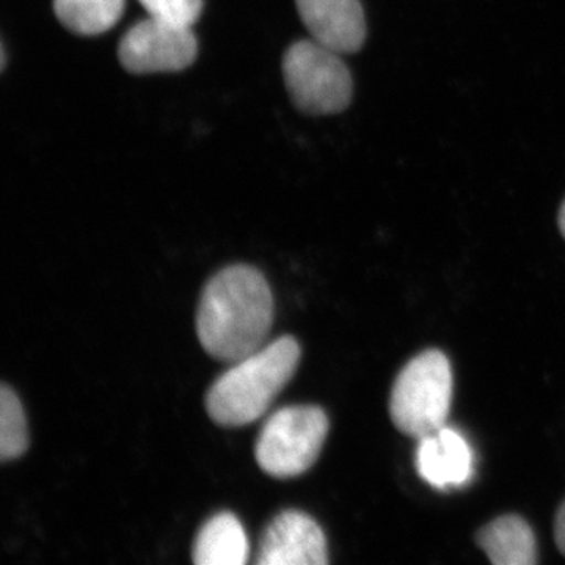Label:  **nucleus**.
Returning <instances> with one entry per match:
<instances>
[{
	"label": "nucleus",
	"instance_id": "nucleus-1",
	"mask_svg": "<svg viewBox=\"0 0 565 565\" xmlns=\"http://www.w3.org/2000/svg\"><path fill=\"white\" fill-rule=\"evenodd\" d=\"M274 297L258 269L234 264L204 286L196 334L212 359L234 363L262 349L273 330Z\"/></svg>",
	"mask_w": 565,
	"mask_h": 565
},
{
	"label": "nucleus",
	"instance_id": "nucleus-2",
	"mask_svg": "<svg viewBox=\"0 0 565 565\" xmlns=\"http://www.w3.org/2000/svg\"><path fill=\"white\" fill-rule=\"evenodd\" d=\"M300 353L296 338L281 337L232 363L206 394L212 422L241 427L262 418L291 382Z\"/></svg>",
	"mask_w": 565,
	"mask_h": 565
},
{
	"label": "nucleus",
	"instance_id": "nucleus-3",
	"mask_svg": "<svg viewBox=\"0 0 565 565\" xmlns=\"http://www.w3.org/2000/svg\"><path fill=\"white\" fill-rule=\"evenodd\" d=\"M451 401L449 360L444 352L424 351L397 375L390 396V416L399 433L418 440L446 426Z\"/></svg>",
	"mask_w": 565,
	"mask_h": 565
},
{
	"label": "nucleus",
	"instance_id": "nucleus-4",
	"mask_svg": "<svg viewBox=\"0 0 565 565\" xmlns=\"http://www.w3.org/2000/svg\"><path fill=\"white\" fill-rule=\"evenodd\" d=\"M329 418L316 405H289L274 412L256 438L255 457L264 473L278 479L307 473L321 455Z\"/></svg>",
	"mask_w": 565,
	"mask_h": 565
},
{
	"label": "nucleus",
	"instance_id": "nucleus-5",
	"mask_svg": "<svg viewBox=\"0 0 565 565\" xmlns=\"http://www.w3.org/2000/svg\"><path fill=\"white\" fill-rule=\"evenodd\" d=\"M282 77L297 109L305 114H340L352 102L351 71L341 54L318 41H297L286 51Z\"/></svg>",
	"mask_w": 565,
	"mask_h": 565
},
{
	"label": "nucleus",
	"instance_id": "nucleus-6",
	"mask_svg": "<svg viewBox=\"0 0 565 565\" xmlns=\"http://www.w3.org/2000/svg\"><path fill=\"white\" fill-rule=\"evenodd\" d=\"M199 43L191 25L148 17L132 25L120 41L118 58L132 74L172 73L191 66Z\"/></svg>",
	"mask_w": 565,
	"mask_h": 565
},
{
	"label": "nucleus",
	"instance_id": "nucleus-7",
	"mask_svg": "<svg viewBox=\"0 0 565 565\" xmlns=\"http://www.w3.org/2000/svg\"><path fill=\"white\" fill-rule=\"evenodd\" d=\"M258 565H326L327 541L322 527L305 512L282 511L275 515L259 539Z\"/></svg>",
	"mask_w": 565,
	"mask_h": 565
},
{
	"label": "nucleus",
	"instance_id": "nucleus-8",
	"mask_svg": "<svg viewBox=\"0 0 565 565\" xmlns=\"http://www.w3.org/2000/svg\"><path fill=\"white\" fill-rule=\"evenodd\" d=\"M300 20L311 39L338 54H355L366 40L360 0H296Z\"/></svg>",
	"mask_w": 565,
	"mask_h": 565
},
{
	"label": "nucleus",
	"instance_id": "nucleus-9",
	"mask_svg": "<svg viewBox=\"0 0 565 565\" xmlns=\"http://www.w3.org/2000/svg\"><path fill=\"white\" fill-rule=\"evenodd\" d=\"M416 468L427 484L446 490L463 487L475 473V457L470 445L452 427L418 438Z\"/></svg>",
	"mask_w": 565,
	"mask_h": 565
},
{
	"label": "nucleus",
	"instance_id": "nucleus-10",
	"mask_svg": "<svg viewBox=\"0 0 565 565\" xmlns=\"http://www.w3.org/2000/svg\"><path fill=\"white\" fill-rule=\"evenodd\" d=\"M250 556L247 534L232 512H218L196 534L192 559L199 565H245Z\"/></svg>",
	"mask_w": 565,
	"mask_h": 565
},
{
	"label": "nucleus",
	"instance_id": "nucleus-11",
	"mask_svg": "<svg viewBox=\"0 0 565 565\" xmlns=\"http://www.w3.org/2000/svg\"><path fill=\"white\" fill-rule=\"evenodd\" d=\"M487 557L497 565H534L537 545L533 530L519 515H504L493 520L476 535Z\"/></svg>",
	"mask_w": 565,
	"mask_h": 565
},
{
	"label": "nucleus",
	"instance_id": "nucleus-12",
	"mask_svg": "<svg viewBox=\"0 0 565 565\" xmlns=\"http://www.w3.org/2000/svg\"><path fill=\"white\" fill-rule=\"evenodd\" d=\"M58 21L77 35H99L120 20L125 0H54Z\"/></svg>",
	"mask_w": 565,
	"mask_h": 565
},
{
	"label": "nucleus",
	"instance_id": "nucleus-13",
	"mask_svg": "<svg viewBox=\"0 0 565 565\" xmlns=\"http://www.w3.org/2000/svg\"><path fill=\"white\" fill-rule=\"evenodd\" d=\"M29 430L24 408L17 392L3 384L0 388V459H18L28 451Z\"/></svg>",
	"mask_w": 565,
	"mask_h": 565
},
{
	"label": "nucleus",
	"instance_id": "nucleus-14",
	"mask_svg": "<svg viewBox=\"0 0 565 565\" xmlns=\"http://www.w3.org/2000/svg\"><path fill=\"white\" fill-rule=\"evenodd\" d=\"M150 17L192 25L202 14L204 0H139Z\"/></svg>",
	"mask_w": 565,
	"mask_h": 565
},
{
	"label": "nucleus",
	"instance_id": "nucleus-15",
	"mask_svg": "<svg viewBox=\"0 0 565 565\" xmlns=\"http://www.w3.org/2000/svg\"><path fill=\"white\" fill-rule=\"evenodd\" d=\"M556 544L565 556V501L557 511L555 523Z\"/></svg>",
	"mask_w": 565,
	"mask_h": 565
},
{
	"label": "nucleus",
	"instance_id": "nucleus-16",
	"mask_svg": "<svg viewBox=\"0 0 565 565\" xmlns=\"http://www.w3.org/2000/svg\"><path fill=\"white\" fill-rule=\"evenodd\" d=\"M557 222H559L561 233H563V236L565 237V202L563 203V206H561L559 217H557Z\"/></svg>",
	"mask_w": 565,
	"mask_h": 565
}]
</instances>
